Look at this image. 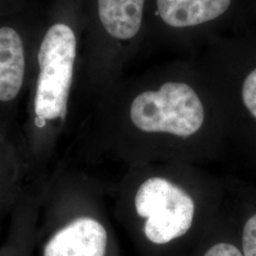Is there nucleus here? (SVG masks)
I'll return each instance as SVG.
<instances>
[{
	"mask_svg": "<svg viewBox=\"0 0 256 256\" xmlns=\"http://www.w3.org/2000/svg\"><path fill=\"white\" fill-rule=\"evenodd\" d=\"M256 0H147L144 52L194 54L208 41L248 28Z\"/></svg>",
	"mask_w": 256,
	"mask_h": 256,
	"instance_id": "f257e3e1",
	"label": "nucleus"
},
{
	"mask_svg": "<svg viewBox=\"0 0 256 256\" xmlns=\"http://www.w3.org/2000/svg\"><path fill=\"white\" fill-rule=\"evenodd\" d=\"M128 115L142 132L189 137L203 126L206 104L192 82L174 74L137 92L129 104Z\"/></svg>",
	"mask_w": 256,
	"mask_h": 256,
	"instance_id": "f03ea898",
	"label": "nucleus"
},
{
	"mask_svg": "<svg viewBox=\"0 0 256 256\" xmlns=\"http://www.w3.org/2000/svg\"><path fill=\"white\" fill-rule=\"evenodd\" d=\"M77 57V36L64 23L46 32L38 52L40 68L34 110L39 120L64 118L74 80Z\"/></svg>",
	"mask_w": 256,
	"mask_h": 256,
	"instance_id": "7ed1b4c3",
	"label": "nucleus"
},
{
	"mask_svg": "<svg viewBox=\"0 0 256 256\" xmlns=\"http://www.w3.org/2000/svg\"><path fill=\"white\" fill-rule=\"evenodd\" d=\"M137 214L144 218V234L155 244H166L184 236L192 226L194 203L180 187L164 178H150L138 189Z\"/></svg>",
	"mask_w": 256,
	"mask_h": 256,
	"instance_id": "20e7f679",
	"label": "nucleus"
},
{
	"mask_svg": "<svg viewBox=\"0 0 256 256\" xmlns=\"http://www.w3.org/2000/svg\"><path fill=\"white\" fill-rule=\"evenodd\" d=\"M146 4L147 0H95L98 30L108 41L110 54L120 61L144 52Z\"/></svg>",
	"mask_w": 256,
	"mask_h": 256,
	"instance_id": "39448f33",
	"label": "nucleus"
},
{
	"mask_svg": "<svg viewBox=\"0 0 256 256\" xmlns=\"http://www.w3.org/2000/svg\"><path fill=\"white\" fill-rule=\"evenodd\" d=\"M108 234L90 218L75 220L48 240L44 256H104Z\"/></svg>",
	"mask_w": 256,
	"mask_h": 256,
	"instance_id": "423d86ee",
	"label": "nucleus"
},
{
	"mask_svg": "<svg viewBox=\"0 0 256 256\" xmlns=\"http://www.w3.org/2000/svg\"><path fill=\"white\" fill-rule=\"evenodd\" d=\"M25 74L22 40L18 32L0 28V101L14 100L21 90Z\"/></svg>",
	"mask_w": 256,
	"mask_h": 256,
	"instance_id": "0eeeda50",
	"label": "nucleus"
},
{
	"mask_svg": "<svg viewBox=\"0 0 256 256\" xmlns=\"http://www.w3.org/2000/svg\"><path fill=\"white\" fill-rule=\"evenodd\" d=\"M242 247L244 256H256V214L248 220L244 226Z\"/></svg>",
	"mask_w": 256,
	"mask_h": 256,
	"instance_id": "6e6552de",
	"label": "nucleus"
},
{
	"mask_svg": "<svg viewBox=\"0 0 256 256\" xmlns=\"http://www.w3.org/2000/svg\"><path fill=\"white\" fill-rule=\"evenodd\" d=\"M204 256H243L238 248L229 243H220L210 248Z\"/></svg>",
	"mask_w": 256,
	"mask_h": 256,
	"instance_id": "1a4fd4ad",
	"label": "nucleus"
}]
</instances>
